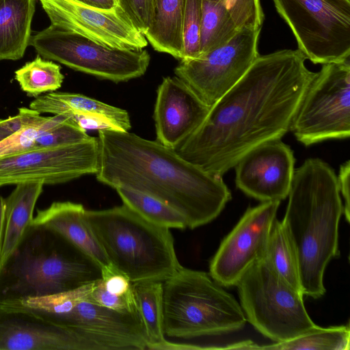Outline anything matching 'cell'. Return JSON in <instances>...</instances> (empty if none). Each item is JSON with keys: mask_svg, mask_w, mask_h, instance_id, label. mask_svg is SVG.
Wrapping results in <instances>:
<instances>
[{"mask_svg": "<svg viewBox=\"0 0 350 350\" xmlns=\"http://www.w3.org/2000/svg\"><path fill=\"white\" fill-rule=\"evenodd\" d=\"M299 49L258 56L243 77L210 108L176 150L204 172L221 176L247 152L288 131L317 75Z\"/></svg>", "mask_w": 350, "mask_h": 350, "instance_id": "obj_1", "label": "cell"}, {"mask_svg": "<svg viewBox=\"0 0 350 350\" xmlns=\"http://www.w3.org/2000/svg\"><path fill=\"white\" fill-rule=\"evenodd\" d=\"M98 139L99 182L161 200L178 211L190 229L212 221L231 199L222 177L204 172L157 141L116 129L98 130Z\"/></svg>", "mask_w": 350, "mask_h": 350, "instance_id": "obj_2", "label": "cell"}, {"mask_svg": "<svg viewBox=\"0 0 350 350\" xmlns=\"http://www.w3.org/2000/svg\"><path fill=\"white\" fill-rule=\"evenodd\" d=\"M340 194L334 170L321 159H308L294 170L282 223L297 256L301 291L314 299L325 294V268L340 253Z\"/></svg>", "mask_w": 350, "mask_h": 350, "instance_id": "obj_3", "label": "cell"}, {"mask_svg": "<svg viewBox=\"0 0 350 350\" xmlns=\"http://www.w3.org/2000/svg\"><path fill=\"white\" fill-rule=\"evenodd\" d=\"M103 280L101 267L59 234L31 227L1 265L0 299L40 297Z\"/></svg>", "mask_w": 350, "mask_h": 350, "instance_id": "obj_4", "label": "cell"}, {"mask_svg": "<svg viewBox=\"0 0 350 350\" xmlns=\"http://www.w3.org/2000/svg\"><path fill=\"white\" fill-rule=\"evenodd\" d=\"M84 219L111 265L132 283L164 282L181 267L170 228L148 221L124 204L85 209Z\"/></svg>", "mask_w": 350, "mask_h": 350, "instance_id": "obj_5", "label": "cell"}, {"mask_svg": "<svg viewBox=\"0 0 350 350\" xmlns=\"http://www.w3.org/2000/svg\"><path fill=\"white\" fill-rule=\"evenodd\" d=\"M163 284V331L167 337L227 334L246 323L240 304L206 272L181 266Z\"/></svg>", "mask_w": 350, "mask_h": 350, "instance_id": "obj_6", "label": "cell"}, {"mask_svg": "<svg viewBox=\"0 0 350 350\" xmlns=\"http://www.w3.org/2000/svg\"><path fill=\"white\" fill-rule=\"evenodd\" d=\"M236 286L247 321L275 342L290 340L317 326L306 311L304 294L265 257L252 264Z\"/></svg>", "mask_w": 350, "mask_h": 350, "instance_id": "obj_7", "label": "cell"}, {"mask_svg": "<svg viewBox=\"0 0 350 350\" xmlns=\"http://www.w3.org/2000/svg\"><path fill=\"white\" fill-rule=\"evenodd\" d=\"M29 45L44 59L116 83L142 76L150 60L146 50L107 47L51 24L31 36Z\"/></svg>", "mask_w": 350, "mask_h": 350, "instance_id": "obj_8", "label": "cell"}, {"mask_svg": "<svg viewBox=\"0 0 350 350\" xmlns=\"http://www.w3.org/2000/svg\"><path fill=\"white\" fill-rule=\"evenodd\" d=\"M290 131L306 146L349 137V58L323 64L304 95Z\"/></svg>", "mask_w": 350, "mask_h": 350, "instance_id": "obj_9", "label": "cell"}, {"mask_svg": "<svg viewBox=\"0 0 350 350\" xmlns=\"http://www.w3.org/2000/svg\"><path fill=\"white\" fill-rule=\"evenodd\" d=\"M298 49L314 64L350 57V0H273Z\"/></svg>", "mask_w": 350, "mask_h": 350, "instance_id": "obj_10", "label": "cell"}, {"mask_svg": "<svg viewBox=\"0 0 350 350\" xmlns=\"http://www.w3.org/2000/svg\"><path fill=\"white\" fill-rule=\"evenodd\" d=\"M260 29H239L225 44L198 58L180 59L174 69L176 76L211 107L243 77L259 56Z\"/></svg>", "mask_w": 350, "mask_h": 350, "instance_id": "obj_11", "label": "cell"}, {"mask_svg": "<svg viewBox=\"0 0 350 350\" xmlns=\"http://www.w3.org/2000/svg\"><path fill=\"white\" fill-rule=\"evenodd\" d=\"M98 137L69 146L28 150L0 157V187L25 182L64 183L98 168Z\"/></svg>", "mask_w": 350, "mask_h": 350, "instance_id": "obj_12", "label": "cell"}, {"mask_svg": "<svg viewBox=\"0 0 350 350\" xmlns=\"http://www.w3.org/2000/svg\"><path fill=\"white\" fill-rule=\"evenodd\" d=\"M92 284L85 285L65 312L51 319L75 330L92 350L146 349L148 340L139 312H118L90 301Z\"/></svg>", "mask_w": 350, "mask_h": 350, "instance_id": "obj_13", "label": "cell"}, {"mask_svg": "<svg viewBox=\"0 0 350 350\" xmlns=\"http://www.w3.org/2000/svg\"><path fill=\"white\" fill-rule=\"evenodd\" d=\"M51 24L85 36L105 46L141 50L148 41L133 26L121 8L110 9L79 0H39Z\"/></svg>", "mask_w": 350, "mask_h": 350, "instance_id": "obj_14", "label": "cell"}, {"mask_svg": "<svg viewBox=\"0 0 350 350\" xmlns=\"http://www.w3.org/2000/svg\"><path fill=\"white\" fill-rule=\"evenodd\" d=\"M280 204L267 201L247 209L211 261L210 275L216 282L226 287L236 286L249 267L265 256Z\"/></svg>", "mask_w": 350, "mask_h": 350, "instance_id": "obj_15", "label": "cell"}, {"mask_svg": "<svg viewBox=\"0 0 350 350\" xmlns=\"http://www.w3.org/2000/svg\"><path fill=\"white\" fill-rule=\"evenodd\" d=\"M0 350H92L75 330L16 299H0Z\"/></svg>", "mask_w": 350, "mask_h": 350, "instance_id": "obj_16", "label": "cell"}, {"mask_svg": "<svg viewBox=\"0 0 350 350\" xmlns=\"http://www.w3.org/2000/svg\"><path fill=\"white\" fill-rule=\"evenodd\" d=\"M294 164L293 150L280 139L265 142L234 165L236 186L260 201H281L288 195Z\"/></svg>", "mask_w": 350, "mask_h": 350, "instance_id": "obj_17", "label": "cell"}, {"mask_svg": "<svg viewBox=\"0 0 350 350\" xmlns=\"http://www.w3.org/2000/svg\"><path fill=\"white\" fill-rule=\"evenodd\" d=\"M211 107L178 77L163 78L157 92V141L176 149L202 123Z\"/></svg>", "mask_w": 350, "mask_h": 350, "instance_id": "obj_18", "label": "cell"}, {"mask_svg": "<svg viewBox=\"0 0 350 350\" xmlns=\"http://www.w3.org/2000/svg\"><path fill=\"white\" fill-rule=\"evenodd\" d=\"M85 208L79 203L54 202L33 217L31 226L55 232L80 249L102 268L112 266L92 232L85 222Z\"/></svg>", "mask_w": 350, "mask_h": 350, "instance_id": "obj_19", "label": "cell"}, {"mask_svg": "<svg viewBox=\"0 0 350 350\" xmlns=\"http://www.w3.org/2000/svg\"><path fill=\"white\" fill-rule=\"evenodd\" d=\"M29 108L40 113L65 116L77 122L83 118L98 119L106 122L111 129L129 131L131 126L126 110L81 94L49 92L35 98L30 103Z\"/></svg>", "mask_w": 350, "mask_h": 350, "instance_id": "obj_20", "label": "cell"}, {"mask_svg": "<svg viewBox=\"0 0 350 350\" xmlns=\"http://www.w3.org/2000/svg\"><path fill=\"white\" fill-rule=\"evenodd\" d=\"M44 185L42 182L18 183L5 198V228L1 265L16 251L31 228L34 208Z\"/></svg>", "mask_w": 350, "mask_h": 350, "instance_id": "obj_21", "label": "cell"}, {"mask_svg": "<svg viewBox=\"0 0 350 350\" xmlns=\"http://www.w3.org/2000/svg\"><path fill=\"white\" fill-rule=\"evenodd\" d=\"M35 8L36 0H0V60L23 57Z\"/></svg>", "mask_w": 350, "mask_h": 350, "instance_id": "obj_22", "label": "cell"}, {"mask_svg": "<svg viewBox=\"0 0 350 350\" xmlns=\"http://www.w3.org/2000/svg\"><path fill=\"white\" fill-rule=\"evenodd\" d=\"M185 0H154V18L144 36L152 48L182 59Z\"/></svg>", "mask_w": 350, "mask_h": 350, "instance_id": "obj_23", "label": "cell"}, {"mask_svg": "<svg viewBox=\"0 0 350 350\" xmlns=\"http://www.w3.org/2000/svg\"><path fill=\"white\" fill-rule=\"evenodd\" d=\"M163 282H133L132 291L142 321L148 349H163L168 340L163 331Z\"/></svg>", "mask_w": 350, "mask_h": 350, "instance_id": "obj_24", "label": "cell"}, {"mask_svg": "<svg viewBox=\"0 0 350 350\" xmlns=\"http://www.w3.org/2000/svg\"><path fill=\"white\" fill-rule=\"evenodd\" d=\"M239 29L223 3L202 0L200 56L227 43Z\"/></svg>", "mask_w": 350, "mask_h": 350, "instance_id": "obj_25", "label": "cell"}, {"mask_svg": "<svg viewBox=\"0 0 350 350\" xmlns=\"http://www.w3.org/2000/svg\"><path fill=\"white\" fill-rule=\"evenodd\" d=\"M264 257L284 280L302 293L294 248L282 221L277 218L273 221Z\"/></svg>", "mask_w": 350, "mask_h": 350, "instance_id": "obj_26", "label": "cell"}, {"mask_svg": "<svg viewBox=\"0 0 350 350\" xmlns=\"http://www.w3.org/2000/svg\"><path fill=\"white\" fill-rule=\"evenodd\" d=\"M116 190L124 204L148 221L167 228L184 230L187 228L185 218L161 200L128 188L118 187Z\"/></svg>", "mask_w": 350, "mask_h": 350, "instance_id": "obj_27", "label": "cell"}, {"mask_svg": "<svg viewBox=\"0 0 350 350\" xmlns=\"http://www.w3.org/2000/svg\"><path fill=\"white\" fill-rule=\"evenodd\" d=\"M349 325L329 327H321L317 325L309 332L290 340L256 347V349L281 350H349Z\"/></svg>", "mask_w": 350, "mask_h": 350, "instance_id": "obj_28", "label": "cell"}, {"mask_svg": "<svg viewBox=\"0 0 350 350\" xmlns=\"http://www.w3.org/2000/svg\"><path fill=\"white\" fill-rule=\"evenodd\" d=\"M14 77L21 89L35 98L58 90L64 79L59 65L42 59L39 55L16 70Z\"/></svg>", "mask_w": 350, "mask_h": 350, "instance_id": "obj_29", "label": "cell"}, {"mask_svg": "<svg viewBox=\"0 0 350 350\" xmlns=\"http://www.w3.org/2000/svg\"><path fill=\"white\" fill-rule=\"evenodd\" d=\"M202 16V0H185L183 14L184 56L195 59L200 56V36Z\"/></svg>", "mask_w": 350, "mask_h": 350, "instance_id": "obj_30", "label": "cell"}, {"mask_svg": "<svg viewBox=\"0 0 350 350\" xmlns=\"http://www.w3.org/2000/svg\"><path fill=\"white\" fill-rule=\"evenodd\" d=\"M88 299L107 308L122 312L138 311L132 291L120 296L107 291L103 280L93 282Z\"/></svg>", "mask_w": 350, "mask_h": 350, "instance_id": "obj_31", "label": "cell"}, {"mask_svg": "<svg viewBox=\"0 0 350 350\" xmlns=\"http://www.w3.org/2000/svg\"><path fill=\"white\" fill-rule=\"evenodd\" d=\"M116 2L135 29L145 35L154 18V0H116Z\"/></svg>", "mask_w": 350, "mask_h": 350, "instance_id": "obj_32", "label": "cell"}, {"mask_svg": "<svg viewBox=\"0 0 350 350\" xmlns=\"http://www.w3.org/2000/svg\"><path fill=\"white\" fill-rule=\"evenodd\" d=\"M103 281L106 290L113 295L123 296L131 291L132 282L113 267L103 272Z\"/></svg>", "mask_w": 350, "mask_h": 350, "instance_id": "obj_33", "label": "cell"}, {"mask_svg": "<svg viewBox=\"0 0 350 350\" xmlns=\"http://www.w3.org/2000/svg\"><path fill=\"white\" fill-rule=\"evenodd\" d=\"M27 123V113L23 108L18 113L5 119H0V142L18 131Z\"/></svg>", "mask_w": 350, "mask_h": 350, "instance_id": "obj_34", "label": "cell"}, {"mask_svg": "<svg viewBox=\"0 0 350 350\" xmlns=\"http://www.w3.org/2000/svg\"><path fill=\"white\" fill-rule=\"evenodd\" d=\"M349 175L350 161H347L340 165L337 179L340 193L342 194L345 200V204H343V214L348 222L350 221Z\"/></svg>", "mask_w": 350, "mask_h": 350, "instance_id": "obj_35", "label": "cell"}, {"mask_svg": "<svg viewBox=\"0 0 350 350\" xmlns=\"http://www.w3.org/2000/svg\"><path fill=\"white\" fill-rule=\"evenodd\" d=\"M5 228V198L0 196V265Z\"/></svg>", "mask_w": 350, "mask_h": 350, "instance_id": "obj_36", "label": "cell"}, {"mask_svg": "<svg viewBox=\"0 0 350 350\" xmlns=\"http://www.w3.org/2000/svg\"><path fill=\"white\" fill-rule=\"evenodd\" d=\"M83 3L103 9H110L117 4L116 0H84Z\"/></svg>", "mask_w": 350, "mask_h": 350, "instance_id": "obj_37", "label": "cell"}, {"mask_svg": "<svg viewBox=\"0 0 350 350\" xmlns=\"http://www.w3.org/2000/svg\"><path fill=\"white\" fill-rule=\"evenodd\" d=\"M213 2H219L226 5H232L239 3L247 0H207Z\"/></svg>", "mask_w": 350, "mask_h": 350, "instance_id": "obj_38", "label": "cell"}, {"mask_svg": "<svg viewBox=\"0 0 350 350\" xmlns=\"http://www.w3.org/2000/svg\"><path fill=\"white\" fill-rule=\"evenodd\" d=\"M79 1H81L83 2L84 0H79Z\"/></svg>", "mask_w": 350, "mask_h": 350, "instance_id": "obj_39", "label": "cell"}, {"mask_svg": "<svg viewBox=\"0 0 350 350\" xmlns=\"http://www.w3.org/2000/svg\"><path fill=\"white\" fill-rule=\"evenodd\" d=\"M1 265H0V270H1Z\"/></svg>", "mask_w": 350, "mask_h": 350, "instance_id": "obj_40", "label": "cell"}, {"mask_svg": "<svg viewBox=\"0 0 350 350\" xmlns=\"http://www.w3.org/2000/svg\"></svg>", "mask_w": 350, "mask_h": 350, "instance_id": "obj_41", "label": "cell"}]
</instances>
